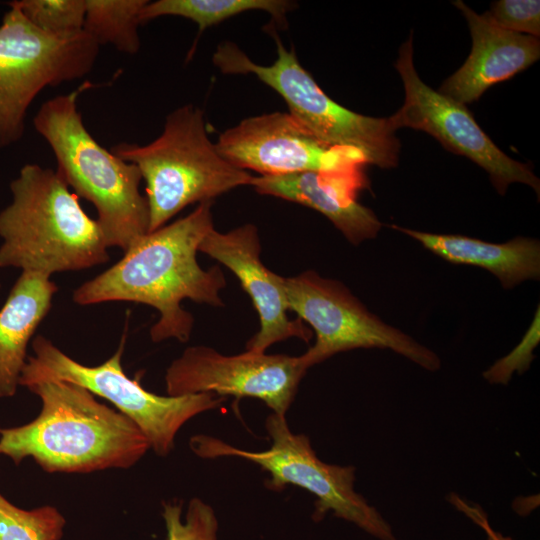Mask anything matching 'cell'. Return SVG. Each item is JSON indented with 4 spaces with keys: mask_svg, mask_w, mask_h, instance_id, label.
Wrapping results in <instances>:
<instances>
[{
    "mask_svg": "<svg viewBox=\"0 0 540 540\" xmlns=\"http://www.w3.org/2000/svg\"><path fill=\"white\" fill-rule=\"evenodd\" d=\"M26 387L41 399L39 415L25 425L0 428V455L16 465L31 457L49 473H89L129 468L150 449L132 420L81 386L40 380Z\"/></svg>",
    "mask_w": 540,
    "mask_h": 540,
    "instance_id": "cell-2",
    "label": "cell"
},
{
    "mask_svg": "<svg viewBox=\"0 0 540 540\" xmlns=\"http://www.w3.org/2000/svg\"><path fill=\"white\" fill-rule=\"evenodd\" d=\"M85 82L76 90L44 102L33 118L57 161V174L76 196L91 202L108 247L128 250L149 232V208L139 191L136 165L101 146L86 129L77 102Z\"/></svg>",
    "mask_w": 540,
    "mask_h": 540,
    "instance_id": "cell-4",
    "label": "cell"
},
{
    "mask_svg": "<svg viewBox=\"0 0 540 540\" xmlns=\"http://www.w3.org/2000/svg\"><path fill=\"white\" fill-rule=\"evenodd\" d=\"M198 251L236 275L258 312L260 329L249 339L246 350L265 352L274 343L291 337L309 342L311 330L299 318L288 317L285 277L272 272L260 260L261 245L255 225L244 224L225 233L213 228Z\"/></svg>",
    "mask_w": 540,
    "mask_h": 540,
    "instance_id": "cell-14",
    "label": "cell"
},
{
    "mask_svg": "<svg viewBox=\"0 0 540 540\" xmlns=\"http://www.w3.org/2000/svg\"><path fill=\"white\" fill-rule=\"evenodd\" d=\"M8 6L0 24V150L21 140L27 111L41 90L87 75L100 47L84 31L47 34Z\"/></svg>",
    "mask_w": 540,
    "mask_h": 540,
    "instance_id": "cell-9",
    "label": "cell"
},
{
    "mask_svg": "<svg viewBox=\"0 0 540 540\" xmlns=\"http://www.w3.org/2000/svg\"><path fill=\"white\" fill-rule=\"evenodd\" d=\"M215 145L229 163L260 176L346 171L367 164L357 150L319 141L288 112L245 118L220 133Z\"/></svg>",
    "mask_w": 540,
    "mask_h": 540,
    "instance_id": "cell-13",
    "label": "cell"
},
{
    "mask_svg": "<svg viewBox=\"0 0 540 540\" xmlns=\"http://www.w3.org/2000/svg\"><path fill=\"white\" fill-rule=\"evenodd\" d=\"M7 5L19 9L39 30L57 37L83 31L86 0H15Z\"/></svg>",
    "mask_w": 540,
    "mask_h": 540,
    "instance_id": "cell-22",
    "label": "cell"
},
{
    "mask_svg": "<svg viewBox=\"0 0 540 540\" xmlns=\"http://www.w3.org/2000/svg\"><path fill=\"white\" fill-rule=\"evenodd\" d=\"M498 540H511L509 537L502 536L500 533H498Z\"/></svg>",
    "mask_w": 540,
    "mask_h": 540,
    "instance_id": "cell-27",
    "label": "cell"
},
{
    "mask_svg": "<svg viewBox=\"0 0 540 540\" xmlns=\"http://www.w3.org/2000/svg\"><path fill=\"white\" fill-rule=\"evenodd\" d=\"M0 287H1V284H0Z\"/></svg>",
    "mask_w": 540,
    "mask_h": 540,
    "instance_id": "cell-28",
    "label": "cell"
},
{
    "mask_svg": "<svg viewBox=\"0 0 540 540\" xmlns=\"http://www.w3.org/2000/svg\"><path fill=\"white\" fill-rule=\"evenodd\" d=\"M110 151L136 165L146 183L149 232L186 206L251 185L254 177L220 155L209 138L203 111L191 104L169 113L162 133L151 143L123 142Z\"/></svg>",
    "mask_w": 540,
    "mask_h": 540,
    "instance_id": "cell-5",
    "label": "cell"
},
{
    "mask_svg": "<svg viewBox=\"0 0 540 540\" xmlns=\"http://www.w3.org/2000/svg\"><path fill=\"white\" fill-rule=\"evenodd\" d=\"M420 242L426 249L454 264L481 267L494 274L504 288L540 276V244L533 238L516 237L506 243L485 242L463 235L435 234L390 225Z\"/></svg>",
    "mask_w": 540,
    "mask_h": 540,
    "instance_id": "cell-18",
    "label": "cell"
},
{
    "mask_svg": "<svg viewBox=\"0 0 540 540\" xmlns=\"http://www.w3.org/2000/svg\"><path fill=\"white\" fill-rule=\"evenodd\" d=\"M395 68L405 90L403 105L389 117L396 131L409 127L430 134L447 150L482 167L501 195L515 182L531 186L539 195L540 182L529 165L502 152L464 104L433 90L420 79L413 63L412 33L399 49Z\"/></svg>",
    "mask_w": 540,
    "mask_h": 540,
    "instance_id": "cell-11",
    "label": "cell"
},
{
    "mask_svg": "<svg viewBox=\"0 0 540 540\" xmlns=\"http://www.w3.org/2000/svg\"><path fill=\"white\" fill-rule=\"evenodd\" d=\"M64 525L52 506L24 510L0 494V540H60Z\"/></svg>",
    "mask_w": 540,
    "mask_h": 540,
    "instance_id": "cell-21",
    "label": "cell"
},
{
    "mask_svg": "<svg viewBox=\"0 0 540 540\" xmlns=\"http://www.w3.org/2000/svg\"><path fill=\"white\" fill-rule=\"evenodd\" d=\"M539 308L534 320L520 343L506 356L496 361L483 373V377L491 384H507L513 374L525 372L534 359L533 350L538 345Z\"/></svg>",
    "mask_w": 540,
    "mask_h": 540,
    "instance_id": "cell-25",
    "label": "cell"
},
{
    "mask_svg": "<svg viewBox=\"0 0 540 540\" xmlns=\"http://www.w3.org/2000/svg\"><path fill=\"white\" fill-rule=\"evenodd\" d=\"M486 16L498 27L514 33L540 35L539 0H500L491 4Z\"/></svg>",
    "mask_w": 540,
    "mask_h": 540,
    "instance_id": "cell-24",
    "label": "cell"
},
{
    "mask_svg": "<svg viewBox=\"0 0 540 540\" xmlns=\"http://www.w3.org/2000/svg\"><path fill=\"white\" fill-rule=\"evenodd\" d=\"M58 286L50 277L22 271L0 309V398L14 396L27 346L46 317Z\"/></svg>",
    "mask_w": 540,
    "mask_h": 540,
    "instance_id": "cell-17",
    "label": "cell"
},
{
    "mask_svg": "<svg viewBox=\"0 0 540 540\" xmlns=\"http://www.w3.org/2000/svg\"><path fill=\"white\" fill-rule=\"evenodd\" d=\"M452 504H454L459 510L467 514L473 521H475L480 527L484 529L487 534V540H498V532L494 531L489 525L486 515L479 509L471 504L463 501L457 495H453L451 498Z\"/></svg>",
    "mask_w": 540,
    "mask_h": 540,
    "instance_id": "cell-26",
    "label": "cell"
},
{
    "mask_svg": "<svg viewBox=\"0 0 540 540\" xmlns=\"http://www.w3.org/2000/svg\"><path fill=\"white\" fill-rule=\"evenodd\" d=\"M10 191L11 203L0 211V267L50 277L110 260L98 222L56 171L25 164Z\"/></svg>",
    "mask_w": 540,
    "mask_h": 540,
    "instance_id": "cell-3",
    "label": "cell"
},
{
    "mask_svg": "<svg viewBox=\"0 0 540 540\" xmlns=\"http://www.w3.org/2000/svg\"><path fill=\"white\" fill-rule=\"evenodd\" d=\"M363 166L337 172H301L254 176L251 186L270 195L312 208L327 217L354 245L373 239L382 224L376 214L357 201L368 180Z\"/></svg>",
    "mask_w": 540,
    "mask_h": 540,
    "instance_id": "cell-15",
    "label": "cell"
},
{
    "mask_svg": "<svg viewBox=\"0 0 540 540\" xmlns=\"http://www.w3.org/2000/svg\"><path fill=\"white\" fill-rule=\"evenodd\" d=\"M212 201L200 203L190 214L139 238L106 271L84 282L73 293L79 305L111 301L142 303L158 310L150 329L153 342L175 338L187 342L194 319L181 307L184 299L223 306L219 292L226 286L218 266L204 270L197 262L198 247L214 228Z\"/></svg>",
    "mask_w": 540,
    "mask_h": 540,
    "instance_id": "cell-1",
    "label": "cell"
},
{
    "mask_svg": "<svg viewBox=\"0 0 540 540\" xmlns=\"http://www.w3.org/2000/svg\"><path fill=\"white\" fill-rule=\"evenodd\" d=\"M307 370L300 356L249 350L227 356L207 346H192L167 368L165 384L168 396L252 397L285 416Z\"/></svg>",
    "mask_w": 540,
    "mask_h": 540,
    "instance_id": "cell-12",
    "label": "cell"
},
{
    "mask_svg": "<svg viewBox=\"0 0 540 540\" xmlns=\"http://www.w3.org/2000/svg\"><path fill=\"white\" fill-rule=\"evenodd\" d=\"M277 58L271 65L253 62L233 42L219 44L214 65L224 74H253L276 91L289 114L311 135L330 146L359 151L367 164L392 168L398 164L400 142L389 117L356 113L331 99L300 64L294 48L287 49L272 25Z\"/></svg>",
    "mask_w": 540,
    "mask_h": 540,
    "instance_id": "cell-6",
    "label": "cell"
},
{
    "mask_svg": "<svg viewBox=\"0 0 540 540\" xmlns=\"http://www.w3.org/2000/svg\"><path fill=\"white\" fill-rule=\"evenodd\" d=\"M147 0H86L83 31L99 45L111 44L118 51L135 54L141 41L140 12Z\"/></svg>",
    "mask_w": 540,
    "mask_h": 540,
    "instance_id": "cell-20",
    "label": "cell"
},
{
    "mask_svg": "<svg viewBox=\"0 0 540 540\" xmlns=\"http://www.w3.org/2000/svg\"><path fill=\"white\" fill-rule=\"evenodd\" d=\"M265 427L272 444L264 451L238 449L208 435L193 436L190 448L202 458L235 456L254 462L270 475L265 483L270 490L281 491L287 485L307 490L316 497L315 521L332 512L379 540H397L387 520L355 491V467L320 460L310 439L293 433L285 416L270 414Z\"/></svg>",
    "mask_w": 540,
    "mask_h": 540,
    "instance_id": "cell-7",
    "label": "cell"
},
{
    "mask_svg": "<svg viewBox=\"0 0 540 540\" xmlns=\"http://www.w3.org/2000/svg\"><path fill=\"white\" fill-rule=\"evenodd\" d=\"M296 8L288 0H157L150 2L140 12V22L161 16H179L197 24L200 35L205 29L238 14L260 10L268 13L278 25L285 26L287 15Z\"/></svg>",
    "mask_w": 540,
    "mask_h": 540,
    "instance_id": "cell-19",
    "label": "cell"
},
{
    "mask_svg": "<svg viewBox=\"0 0 540 540\" xmlns=\"http://www.w3.org/2000/svg\"><path fill=\"white\" fill-rule=\"evenodd\" d=\"M285 291L288 310L307 322L316 335L315 343L300 356L307 369L357 348L389 349L429 371L441 367L434 351L384 323L339 281L308 270L285 278Z\"/></svg>",
    "mask_w": 540,
    "mask_h": 540,
    "instance_id": "cell-10",
    "label": "cell"
},
{
    "mask_svg": "<svg viewBox=\"0 0 540 540\" xmlns=\"http://www.w3.org/2000/svg\"><path fill=\"white\" fill-rule=\"evenodd\" d=\"M453 4L468 22L472 48L464 64L443 82L440 93L464 105L472 103L491 86L512 78L539 59V37L502 29L463 1Z\"/></svg>",
    "mask_w": 540,
    "mask_h": 540,
    "instance_id": "cell-16",
    "label": "cell"
},
{
    "mask_svg": "<svg viewBox=\"0 0 540 540\" xmlns=\"http://www.w3.org/2000/svg\"><path fill=\"white\" fill-rule=\"evenodd\" d=\"M162 507L166 540H217L218 521L215 512L200 498L190 500L184 521L181 519V503L164 502Z\"/></svg>",
    "mask_w": 540,
    "mask_h": 540,
    "instance_id": "cell-23",
    "label": "cell"
},
{
    "mask_svg": "<svg viewBox=\"0 0 540 540\" xmlns=\"http://www.w3.org/2000/svg\"><path fill=\"white\" fill-rule=\"evenodd\" d=\"M32 349L34 355L27 357L19 385L26 387L35 381L58 380L87 389L111 402L132 420L159 456L170 453L176 434L188 420L224 402L223 397L212 393L161 396L146 390L123 371V342L108 360L97 366L75 361L42 335L33 339Z\"/></svg>",
    "mask_w": 540,
    "mask_h": 540,
    "instance_id": "cell-8",
    "label": "cell"
}]
</instances>
